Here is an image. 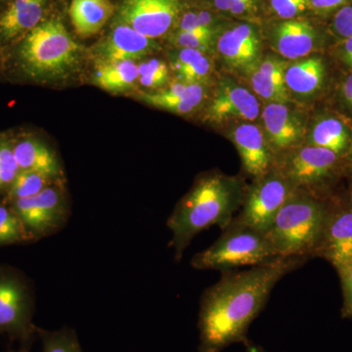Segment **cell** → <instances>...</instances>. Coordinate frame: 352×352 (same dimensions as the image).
I'll list each match as a JSON object with an SVG mask.
<instances>
[{
  "label": "cell",
  "instance_id": "obj_11",
  "mask_svg": "<svg viewBox=\"0 0 352 352\" xmlns=\"http://www.w3.org/2000/svg\"><path fill=\"white\" fill-rule=\"evenodd\" d=\"M316 258L327 261L336 271L352 263V196L340 188L329 198V210Z\"/></svg>",
  "mask_w": 352,
  "mask_h": 352
},
{
  "label": "cell",
  "instance_id": "obj_25",
  "mask_svg": "<svg viewBox=\"0 0 352 352\" xmlns=\"http://www.w3.org/2000/svg\"><path fill=\"white\" fill-rule=\"evenodd\" d=\"M170 67L178 82L184 83L207 85L214 72L208 53L192 48H177L171 52Z\"/></svg>",
  "mask_w": 352,
  "mask_h": 352
},
{
  "label": "cell",
  "instance_id": "obj_29",
  "mask_svg": "<svg viewBox=\"0 0 352 352\" xmlns=\"http://www.w3.org/2000/svg\"><path fill=\"white\" fill-rule=\"evenodd\" d=\"M138 83L148 89H163L170 82V69L164 60L152 58L138 64Z\"/></svg>",
  "mask_w": 352,
  "mask_h": 352
},
{
  "label": "cell",
  "instance_id": "obj_39",
  "mask_svg": "<svg viewBox=\"0 0 352 352\" xmlns=\"http://www.w3.org/2000/svg\"><path fill=\"white\" fill-rule=\"evenodd\" d=\"M344 176L346 180L349 183V186H352V145L351 150L347 153L346 157L344 159Z\"/></svg>",
  "mask_w": 352,
  "mask_h": 352
},
{
  "label": "cell",
  "instance_id": "obj_4",
  "mask_svg": "<svg viewBox=\"0 0 352 352\" xmlns=\"http://www.w3.org/2000/svg\"><path fill=\"white\" fill-rule=\"evenodd\" d=\"M82 47L60 21H43L20 41L15 62L28 80L52 82L69 78L82 60Z\"/></svg>",
  "mask_w": 352,
  "mask_h": 352
},
{
  "label": "cell",
  "instance_id": "obj_26",
  "mask_svg": "<svg viewBox=\"0 0 352 352\" xmlns=\"http://www.w3.org/2000/svg\"><path fill=\"white\" fill-rule=\"evenodd\" d=\"M138 63L122 61L99 64L94 76L95 85L113 94L129 91L138 85Z\"/></svg>",
  "mask_w": 352,
  "mask_h": 352
},
{
  "label": "cell",
  "instance_id": "obj_21",
  "mask_svg": "<svg viewBox=\"0 0 352 352\" xmlns=\"http://www.w3.org/2000/svg\"><path fill=\"white\" fill-rule=\"evenodd\" d=\"M207 85L177 82L157 92L139 94V100L161 110L189 115L207 98Z\"/></svg>",
  "mask_w": 352,
  "mask_h": 352
},
{
  "label": "cell",
  "instance_id": "obj_3",
  "mask_svg": "<svg viewBox=\"0 0 352 352\" xmlns=\"http://www.w3.org/2000/svg\"><path fill=\"white\" fill-rule=\"evenodd\" d=\"M329 198L296 190L264 233L275 256L316 258L329 210Z\"/></svg>",
  "mask_w": 352,
  "mask_h": 352
},
{
  "label": "cell",
  "instance_id": "obj_16",
  "mask_svg": "<svg viewBox=\"0 0 352 352\" xmlns=\"http://www.w3.org/2000/svg\"><path fill=\"white\" fill-rule=\"evenodd\" d=\"M182 12L180 0H122L119 23L152 39L166 36Z\"/></svg>",
  "mask_w": 352,
  "mask_h": 352
},
{
  "label": "cell",
  "instance_id": "obj_42",
  "mask_svg": "<svg viewBox=\"0 0 352 352\" xmlns=\"http://www.w3.org/2000/svg\"><path fill=\"white\" fill-rule=\"evenodd\" d=\"M349 189H351V196H352V186H349Z\"/></svg>",
  "mask_w": 352,
  "mask_h": 352
},
{
  "label": "cell",
  "instance_id": "obj_18",
  "mask_svg": "<svg viewBox=\"0 0 352 352\" xmlns=\"http://www.w3.org/2000/svg\"><path fill=\"white\" fill-rule=\"evenodd\" d=\"M228 138L239 153L243 170L252 179L265 175L274 166V156L261 124L236 122L229 131Z\"/></svg>",
  "mask_w": 352,
  "mask_h": 352
},
{
  "label": "cell",
  "instance_id": "obj_1",
  "mask_svg": "<svg viewBox=\"0 0 352 352\" xmlns=\"http://www.w3.org/2000/svg\"><path fill=\"white\" fill-rule=\"evenodd\" d=\"M307 261L298 256H276L251 270L222 272L201 298L199 352H221L231 344L247 342L250 326L278 282Z\"/></svg>",
  "mask_w": 352,
  "mask_h": 352
},
{
  "label": "cell",
  "instance_id": "obj_17",
  "mask_svg": "<svg viewBox=\"0 0 352 352\" xmlns=\"http://www.w3.org/2000/svg\"><path fill=\"white\" fill-rule=\"evenodd\" d=\"M160 50L156 39L139 34L126 24L119 23L108 36L94 46L97 65L122 61H141Z\"/></svg>",
  "mask_w": 352,
  "mask_h": 352
},
{
  "label": "cell",
  "instance_id": "obj_30",
  "mask_svg": "<svg viewBox=\"0 0 352 352\" xmlns=\"http://www.w3.org/2000/svg\"><path fill=\"white\" fill-rule=\"evenodd\" d=\"M327 100L329 107L344 116L352 124V73H340Z\"/></svg>",
  "mask_w": 352,
  "mask_h": 352
},
{
  "label": "cell",
  "instance_id": "obj_33",
  "mask_svg": "<svg viewBox=\"0 0 352 352\" xmlns=\"http://www.w3.org/2000/svg\"><path fill=\"white\" fill-rule=\"evenodd\" d=\"M19 171L14 156L13 139L0 136V196L6 193Z\"/></svg>",
  "mask_w": 352,
  "mask_h": 352
},
{
  "label": "cell",
  "instance_id": "obj_15",
  "mask_svg": "<svg viewBox=\"0 0 352 352\" xmlns=\"http://www.w3.org/2000/svg\"><path fill=\"white\" fill-rule=\"evenodd\" d=\"M206 109V120L219 126L229 122H254L261 118L263 107L252 89L232 78L222 76Z\"/></svg>",
  "mask_w": 352,
  "mask_h": 352
},
{
  "label": "cell",
  "instance_id": "obj_27",
  "mask_svg": "<svg viewBox=\"0 0 352 352\" xmlns=\"http://www.w3.org/2000/svg\"><path fill=\"white\" fill-rule=\"evenodd\" d=\"M58 182L59 180L36 171L20 170L6 191L4 203L30 198Z\"/></svg>",
  "mask_w": 352,
  "mask_h": 352
},
{
  "label": "cell",
  "instance_id": "obj_20",
  "mask_svg": "<svg viewBox=\"0 0 352 352\" xmlns=\"http://www.w3.org/2000/svg\"><path fill=\"white\" fill-rule=\"evenodd\" d=\"M289 61L278 55H264L247 74L252 91L266 103H292L285 82Z\"/></svg>",
  "mask_w": 352,
  "mask_h": 352
},
{
  "label": "cell",
  "instance_id": "obj_8",
  "mask_svg": "<svg viewBox=\"0 0 352 352\" xmlns=\"http://www.w3.org/2000/svg\"><path fill=\"white\" fill-rule=\"evenodd\" d=\"M296 190L274 166L247 186L239 212L231 222L264 234Z\"/></svg>",
  "mask_w": 352,
  "mask_h": 352
},
{
  "label": "cell",
  "instance_id": "obj_5",
  "mask_svg": "<svg viewBox=\"0 0 352 352\" xmlns=\"http://www.w3.org/2000/svg\"><path fill=\"white\" fill-rule=\"evenodd\" d=\"M274 166L296 189L325 198L346 180L344 159L317 146H298L278 157Z\"/></svg>",
  "mask_w": 352,
  "mask_h": 352
},
{
  "label": "cell",
  "instance_id": "obj_6",
  "mask_svg": "<svg viewBox=\"0 0 352 352\" xmlns=\"http://www.w3.org/2000/svg\"><path fill=\"white\" fill-rule=\"evenodd\" d=\"M274 258L263 233L230 222L214 244L193 256L191 266L198 270L226 272L242 266L258 265Z\"/></svg>",
  "mask_w": 352,
  "mask_h": 352
},
{
  "label": "cell",
  "instance_id": "obj_9",
  "mask_svg": "<svg viewBox=\"0 0 352 352\" xmlns=\"http://www.w3.org/2000/svg\"><path fill=\"white\" fill-rule=\"evenodd\" d=\"M32 296L24 277L0 266V335L29 342L38 328L32 324Z\"/></svg>",
  "mask_w": 352,
  "mask_h": 352
},
{
  "label": "cell",
  "instance_id": "obj_36",
  "mask_svg": "<svg viewBox=\"0 0 352 352\" xmlns=\"http://www.w3.org/2000/svg\"><path fill=\"white\" fill-rule=\"evenodd\" d=\"M327 53L339 73H352V36L335 41Z\"/></svg>",
  "mask_w": 352,
  "mask_h": 352
},
{
  "label": "cell",
  "instance_id": "obj_2",
  "mask_svg": "<svg viewBox=\"0 0 352 352\" xmlns=\"http://www.w3.org/2000/svg\"><path fill=\"white\" fill-rule=\"evenodd\" d=\"M245 188L239 176L219 170L208 171L197 178L166 222L176 261H182L185 250L201 231L214 226L223 230L230 224L242 206Z\"/></svg>",
  "mask_w": 352,
  "mask_h": 352
},
{
  "label": "cell",
  "instance_id": "obj_24",
  "mask_svg": "<svg viewBox=\"0 0 352 352\" xmlns=\"http://www.w3.org/2000/svg\"><path fill=\"white\" fill-rule=\"evenodd\" d=\"M113 11L111 0H72L69 13L76 34L89 38L101 31Z\"/></svg>",
  "mask_w": 352,
  "mask_h": 352
},
{
  "label": "cell",
  "instance_id": "obj_7",
  "mask_svg": "<svg viewBox=\"0 0 352 352\" xmlns=\"http://www.w3.org/2000/svg\"><path fill=\"white\" fill-rule=\"evenodd\" d=\"M264 43L274 54L287 61L327 53L335 43L328 31L327 22L316 17L272 19L261 29Z\"/></svg>",
  "mask_w": 352,
  "mask_h": 352
},
{
  "label": "cell",
  "instance_id": "obj_41",
  "mask_svg": "<svg viewBox=\"0 0 352 352\" xmlns=\"http://www.w3.org/2000/svg\"><path fill=\"white\" fill-rule=\"evenodd\" d=\"M2 66V52L1 50H0V69H1Z\"/></svg>",
  "mask_w": 352,
  "mask_h": 352
},
{
  "label": "cell",
  "instance_id": "obj_28",
  "mask_svg": "<svg viewBox=\"0 0 352 352\" xmlns=\"http://www.w3.org/2000/svg\"><path fill=\"white\" fill-rule=\"evenodd\" d=\"M19 217L8 204H0V245L32 242Z\"/></svg>",
  "mask_w": 352,
  "mask_h": 352
},
{
  "label": "cell",
  "instance_id": "obj_19",
  "mask_svg": "<svg viewBox=\"0 0 352 352\" xmlns=\"http://www.w3.org/2000/svg\"><path fill=\"white\" fill-rule=\"evenodd\" d=\"M305 144L325 148L344 159L352 145V124L329 106L320 108L308 120Z\"/></svg>",
  "mask_w": 352,
  "mask_h": 352
},
{
  "label": "cell",
  "instance_id": "obj_31",
  "mask_svg": "<svg viewBox=\"0 0 352 352\" xmlns=\"http://www.w3.org/2000/svg\"><path fill=\"white\" fill-rule=\"evenodd\" d=\"M36 333L43 340V352H82L75 332L69 329L50 332L38 328Z\"/></svg>",
  "mask_w": 352,
  "mask_h": 352
},
{
  "label": "cell",
  "instance_id": "obj_22",
  "mask_svg": "<svg viewBox=\"0 0 352 352\" xmlns=\"http://www.w3.org/2000/svg\"><path fill=\"white\" fill-rule=\"evenodd\" d=\"M46 0H12L0 13V38L6 43L24 38L43 22Z\"/></svg>",
  "mask_w": 352,
  "mask_h": 352
},
{
  "label": "cell",
  "instance_id": "obj_13",
  "mask_svg": "<svg viewBox=\"0 0 352 352\" xmlns=\"http://www.w3.org/2000/svg\"><path fill=\"white\" fill-rule=\"evenodd\" d=\"M263 46L258 25L241 22L222 29L215 41L214 52L229 71L245 76L263 56Z\"/></svg>",
  "mask_w": 352,
  "mask_h": 352
},
{
  "label": "cell",
  "instance_id": "obj_38",
  "mask_svg": "<svg viewBox=\"0 0 352 352\" xmlns=\"http://www.w3.org/2000/svg\"><path fill=\"white\" fill-rule=\"evenodd\" d=\"M352 3V0H309L310 13L314 17L326 21L347 4Z\"/></svg>",
  "mask_w": 352,
  "mask_h": 352
},
{
  "label": "cell",
  "instance_id": "obj_14",
  "mask_svg": "<svg viewBox=\"0 0 352 352\" xmlns=\"http://www.w3.org/2000/svg\"><path fill=\"white\" fill-rule=\"evenodd\" d=\"M259 120L275 160L305 144L309 117L302 109L292 103H266Z\"/></svg>",
  "mask_w": 352,
  "mask_h": 352
},
{
  "label": "cell",
  "instance_id": "obj_32",
  "mask_svg": "<svg viewBox=\"0 0 352 352\" xmlns=\"http://www.w3.org/2000/svg\"><path fill=\"white\" fill-rule=\"evenodd\" d=\"M222 31V30H221ZM221 31L200 30V31L176 32L173 38L177 48H192L207 52L214 51L215 41Z\"/></svg>",
  "mask_w": 352,
  "mask_h": 352
},
{
  "label": "cell",
  "instance_id": "obj_34",
  "mask_svg": "<svg viewBox=\"0 0 352 352\" xmlns=\"http://www.w3.org/2000/svg\"><path fill=\"white\" fill-rule=\"evenodd\" d=\"M268 9L274 20H288L307 16L310 4L309 0H268Z\"/></svg>",
  "mask_w": 352,
  "mask_h": 352
},
{
  "label": "cell",
  "instance_id": "obj_35",
  "mask_svg": "<svg viewBox=\"0 0 352 352\" xmlns=\"http://www.w3.org/2000/svg\"><path fill=\"white\" fill-rule=\"evenodd\" d=\"M328 31L333 41L352 36V3L342 7L327 21Z\"/></svg>",
  "mask_w": 352,
  "mask_h": 352
},
{
  "label": "cell",
  "instance_id": "obj_37",
  "mask_svg": "<svg viewBox=\"0 0 352 352\" xmlns=\"http://www.w3.org/2000/svg\"><path fill=\"white\" fill-rule=\"evenodd\" d=\"M342 293V318L352 319V263L337 270Z\"/></svg>",
  "mask_w": 352,
  "mask_h": 352
},
{
  "label": "cell",
  "instance_id": "obj_23",
  "mask_svg": "<svg viewBox=\"0 0 352 352\" xmlns=\"http://www.w3.org/2000/svg\"><path fill=\"white\" fill-rule=\"evenodd\" d=\"M13 152L20 170L36 171L60 180L62 170L57 157L43 141L22 136L13 140Z\"/></svg>",
  "mask_w": 352,
  "mask_h": 352
},
{
  "label": "cell",
  "instance_id": "obj_12",
  "mask_svg": "<svg viewBox=\"0 0 352 352\" xmlns=\"http://www.w3.org/2000/svg\"><path fill=\"white\" fill-rule=\"evenodd\" d=\"M61 185L53 183L30 198L8 204L34 241L54 233L67 220L68 207Z\"/></svg>",
  "mask_w": 352,
  "mask_h": 352
},
{
  "label": "cell",
  "instance_id": "obj_40",
  "mask_svg": "<svg viewBox=\"0 0 352 352\" xmlns=\"http://www.w3.org/2000/svg\"><path fill=\"white\" fill-rule=\"evenodd\" d=\"M245 349L242 352H268L263 349V346H258V344H254L252 340H248L244 344Z\"/></svg>",
  "mask_w": 352,
  "mask_h": 352
},
{
  "label": "cell",
  "instance_id": "obj_10",
  "mask_svg": "<svg viewBox=\"0 0 352 352\" xmlns=\"http://www.w3.org/2000/svg\"><path fill=\"white\" fill-rule=\"evenodd\" d=\"M340 73L328 53L289 61L285 82L292 101L314 104L329 98Z\"/></svg>",
  "mask_w": 352,
  "mask_h": 352
}]
</instances>
